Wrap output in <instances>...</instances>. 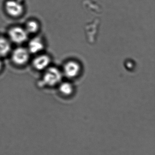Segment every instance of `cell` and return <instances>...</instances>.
Returning <instances> with one entry per match:
<instances>
[{"label":"cell","mask_w":155,"mask_h":155,"mask_svg":"<svg viewBox=\"0 0 155 155\" xmlns=\"http://www.w3.org/2000/svg\"><path fill=\"white\" fill-rule=\"evenodd\" d=\"M62 78L61 71L55 67L46 69L42 78V82L45 85L53 86L60 83Z\"/></svg>","instance_id":"cell-1"},{"label":"cell","mask_w":155,"mask_h":155,"mask_svg":"<svg viewBox=\"0 0 155 155\" xmlns=\"http://www.w3.org/2000/svg\"><path fill=\"white\" fill-rule=\"evenodd\" d=\"M13 61L17 65H22L29 61L30 52L23 47H18L13 51L12 56Z\"/></svg>","instance_id":"cell-2"},{"label":"cell","mask_w":155,"mask_h":155,"mask_svg":"<svg viewBox=\"0 0 155 155\" xmlns=\"http://www.w3.org/2000/svg\"><path fill=\"white\" fill-rule=\"evenodd\" d=\"M9 36L10 40L14 43L22 44L27 40L28 33L25 29L20 27H15L10 30Z\"/></svg>","instance_id":"cell-3"},{"label":"cell","mask_w":155,"mask_h":155,"mask_svg":"<svg viewBox=\"0 0 155 155\" xmlns=\"http://www.w3.org/2000/svg\"><path fill=\"white\" fill-rule=\"evenodd\" d=\"M81 71V66L77 62L70 61L66 63L64 67V73L68 78L77 76Z\"/></svg>","instance_id":"cell-4"},{"label":"cell","mask_w":155,"mask_h":155,"mask_svg":"<svg viewBox=\"0 0 155 155\" xmlns=\"http://www.w3.org/2000/svg\"><path fill=\"white\" fill-rule=\"evenodd\" d=\"M5 9L10 15L14 17L21 15L23 11L22 5L20 3L13 0L6 2Z\"/></svg>","instance_id":"cell-5"},{"label":"cell","mask_w":155,"mask_h":155,"mask_svg":"<svg viewBox=\"0 0 155 155\" xmlns=\"http://www.w3.org/2000/svg\"><path fill=\"white\" fill-rule=\"evenodd\" d=\"M51 62V59L48 55L42 54L36 56L33 61L34 67L38 71L46 70Z\"/></svg>","instance_id":"cell-6"},{"label":"cell","mask_w":155,"mask_h":155,"mask_svg":"<svg viewBox=\"0 0 155 155\" xmlns=\"http://www.w3.org/2000/svg\"><path fill=\"white\" fill-rule=\"evenodd\" d=\"M44 48V44L39 38H34L31 40L28 44L27 50L29 52L37 54L40 52Z\"/></svg>","instance_id":"cell-7"},{"label":"cell","mask_w":155,"mask_h":155,"mask_svg":"<svg viewBox=\"0 0 155 155\" xmlns=\"http://www.w3.org/2000/svg\"><path fill=\"white\" fill-rule=\"evenodd\" d=\"M11 45L9 40L0 37V57L6 56L11 51Z\"/></svg>","instance_id":"cell-8"},{"label":"cell","mask_w":155,"mask_h":155,"mask_svg":"<svg viewBox=\"0 0 155 155\" xmlns=\"http://www.w3.org/2000/svg\"><path fill=\"white\" fill-rule=\"evenodd\" d=\"M59 90L63 94L68 96L72 94L74 91V87L71 83L65 82L60 84Z\"/></svg>","instance_id":"cell-9"},{"label":"cell","mask_w":155,"mask_h":155,"mask_svg":"<svg viewBox=\"0 0 155 155\" xmlns=\"http://www.w3.org/2000/svg\"><path fill=\"white\" fill-rule=\"evenodd\" d=\"M39 29L38 24L35 21H30L28 22L26 25V30L27 33H35Z\"/></svg>","instance_id":"cell-10"},{"label":"cell","mask_w":155,"mask_h":155,"mask_svg":"<svg viewBox=\"0 0 155 155\" xmlns=\"http://www.w3.org/2000/svg\"><path fill=\"white\" fill-rule=\"evenodd\" d=\"M2 61L0 60V71L2 70Z\"/></svg>","instance_id":"cell-11"}]
</instances>
